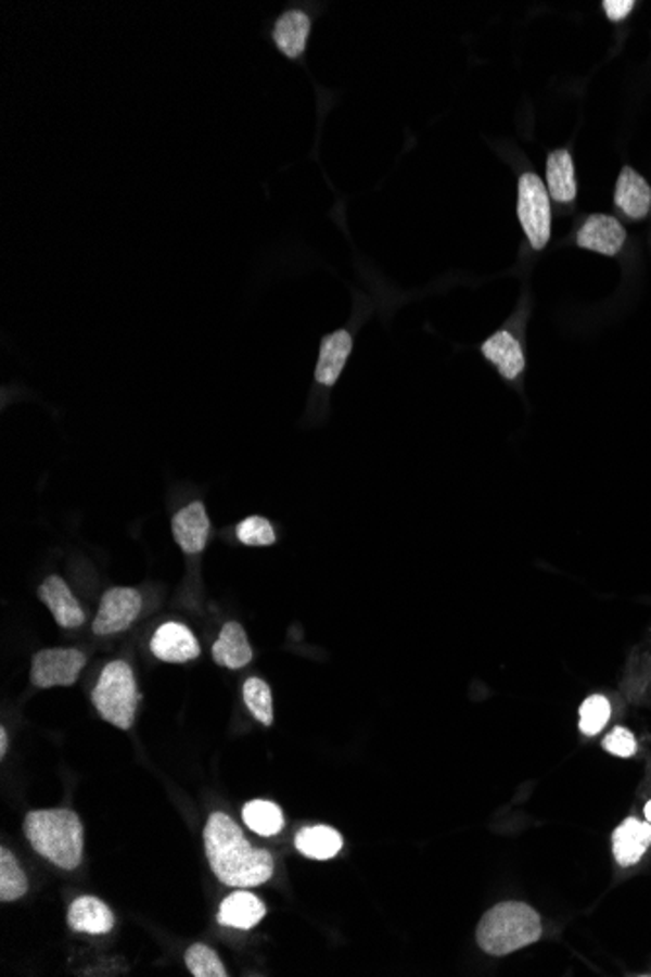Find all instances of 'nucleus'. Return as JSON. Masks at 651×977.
Wrapping results in <instances>:
<instances>
[{"label":"nucleus","instance_id":"f257e3e1","mask_svg":"<svg viewBox=\"0 0 651 977\" xmlns=\"http://www.w3.org/2000/svg\"><path fill=\"white\" fill-rule=\"evenodd\" d=\"M203 841L213 874L230 888H254L273 876L271 853L250 843L232 817L222 812L212 814Z\"/></svg>","mask_w":651,"mask_h":977},{"label":"nucleus","instance_id":"f03ea898","mask_svg":"<svg viewBox=\"0 0 651 977\" xmlns=\"http://www.w3.org/2000/svg\"><path fill=\"white\" fill-rule=\"evenodd\" d=\"M24 834L36 853L63 871H75L82 863L85 829L75 812L34 810L24 820Z\"/></svg>","mask_w":651,"mask_h":977},{"label":"nucleus","instance_id":"7ed1b4c3","mask_svg":"<svg viewBox=\"0 0 651 977\" xmlns=\"http://www.w3.org/2000/svg\"><path fill=\"white\" fill-rule=\"evenodd\" d=\"M542 937L537 911L521 901H503L482 917L476 929L480 949L489 956H508Z\"/></svg>","mask_w":651,"mask_h":977},{"label":"nucleus","instance_id":"20e7f679","mask_svg":"<svg viewBox=\"0 0 651 977\" xmlns=\"http://www.w3.org/2000/svg\"><path fill=\"white\" fill-rule=\"evenodd\" d=\"M139 700L141 693L133 668L125 660L110 661L92 690L98 714L115 728L129 729L135 724Z\"/></svg>","mask_w":651,"mask_h":977},{"label":"nucleus","instance_id":"39448f33","mask_svg":"<svg viewBox=\"0 0 651 977\" xmlns=\"http://www.w3.org/2000/svg\"><path fill=\"white\" fill-rule=\"evenodd\" d=\"M518 215L531 246L535 250L545 249L552 230V212L550 193L537 174H523L519 180Z\"/></svg>","mask_w":651,"mask_h":977},{"label":"nucleus","instance_id":"423d86ee","mask_svg":"<svg viewBox=\"0 0 651 977\" xmlns=\"http://www.w3.org/2000/svg\"><path fill=\"white\" fill-rule=\"evenodd\" d=\"M87 665V656L77 648H48L39 650L31 660L29 680L39 689L71 687Z\"/></svg>","mask_w":651,"mask_h":977},{"label":"nucleus","instance_id":"0eeeda50","mask_svg":"<svg viewBox=\"0 0 651 977\" xmlns=\"http://www.w3.org/2000/svg\"><path fill=\"white\" fill-rule=\"evenodd\" d=\"M143 609V597L133 587H112L100 601L92 631L98 636L124 633L137 621Z\"/></svg>","mask_w":651,"mask_h":977},{"label":"nucleus","instance_id":"6e6552de","mask_svg":"<svg viewBox=\"0 0 651 977\" xmlns=\"http://www.w3.org/2000/svg\"><path fill=\"white\" fill-rule=\"evenodd\" d=\"M312 31V18L305 10L289 9L279 14L271 29V41L283 58L297 61L307 51L308 38Z\"/></svg>","mask_w":651,"mask_h":977},{"label":"nucleus","instance_id":"1a4fd4ad","mask_svg":"<svg viewBox=\"0 0 651 977\" xmlns=\"http://www.w3.org/2000/svg\"><path fill=\"white\" fill-rule=\"evenodd\" d=\"M151 651L161 661L186 663L202 656V646L186 624L173 621L158 626L151 640Z\"/></svg>","mask_w":651,"mask_h":977},{"label":"nucleus","instance_id":"9d476101","mask_svg":"<svg viewBox=\"0 0 651 977\" xmlns=\"http://www.w3.org/2000/svg\"><path fill=\"white\" fill-rule=\"evenodd\" d=\"M624 242L626 230L621 220L603 213H595L577 230V246L603 256H616L623 250Z\"/></svg>","mask_w":651,"mask_h":977},{"label":"nucleus","instance_id":"9b49d317","mask_svg":"<svg viewBox=\"0 0 651 977\" xmlns=\"http://www.w3.org/2000/svg\"><path fill=\"white\" fill-rule=\"evenodd\" d=\"M174 541L188 555H200L212 535V521L203 502H193L173 518Z\"/></svg>","mask_w":651,"mask_h":977},{"label":"nucleus","instance_id":"f8f14e48","mask_svg":"<svg viewBox=\"0 0 651 977\" xmlns=\"http://www.w3.org/2000/svg\"><path fill=\"white\" fill-rule=\"evenodd\" d=\"M39 599L49 607L55 623L61 629H78L87 623V613L78 604L77 597L68 589L67 582L59 575H49L43 584L39 585Z\"/></svg>","mask_w":651,"mask_h":977},{"label":"nucleus","instance_id":"ddd939ff","mask_svg":"<svg viewBox=\"0 0 651 977\" xmlns=\"http://www.w3.org/2000/svg\"><path fill=\"white\" fill-rule=\"evenodd\" d=\"M614 203L626 217L634 220L643 219L651 212V186L633 166H624L618 174Z\"/></svg>","mask_w":651,"mask_h":977},{"label":"nucleus","instance_id":"4468645a","mask_svg":"<svg viewBox=\"0 0 651 977\" xmlns=\"http://www.w3.org/2000/svg\"><path fill=\"white\" fill-rule=\"evenodd\" d=\"M651 824L642 822L638 817H628L618 825L613 834V853L616 863L621 866H633L642 861L643 854L650 849Z\"/></svg>","mask_w":651,"mask_h":977},{"label":"nucleus","instance_id":"2eb2a0df","mask_svg":"<svg viewBox=\"0 0 651 977\" xmlns=\"http://www.w3.org/2000/svg\"><path fill=\"white\" fill-rule=\"evenodd\" d=\"M67 923L75 932L107 935L114 929V911L94 896H80L68 908Z\"/></svg>","mask_w":651,"mask_h":977},{"label":"nucleus","instance_id":"dca6fc26","mask_svg":"<svg viewBox=\"0 0 651 977\" xmlns=\"http://www.w3.org/2000/svg\"><path fill=\"white\" fill-rule=\"evenodd\" d=\"M354 350V338L347 330H335L334 334L326 335L320 344L317 371L315 377L324 386H334L344 371L347 357Z\"/></svg>","mask_w":651,"mask_h":977},{"label":"nucleus","instance_id":"f3484780","mask_svg":"<svg viewBox=\"0 0 651 977\" xmlns=\"http://www.w3.org/2000/svg\"><path fill=\"white\" fill-rule=\"evenodd\" d=\"M266 917V905L258 896L246 890L234 891L220 903L217 921L225 927L250 930Z\"/></svg>","mask_w":651,"mask_h":977},{"label":"nucleus","instance_id":"a211bd4d","mask_svg":"<svg viewBox=\"0 0 651 977\" xmlns=\"http://www.w3.org/2000/svg\"><path fill=\"white\" fill-rule=\"evenodd\" d=\"M212 654L215 663L229 670H242L254 658L244 626L234 621L222 626L219 638L213 644Z\"/></svg>","mask_w":651,"mask_h":977},{"label":"nucleus","instance_id":"6ab92c4d","mask_svg":"<svg viewBox=\"0 0 651 977\" xmlns=\"http://www.w3.org/2000/svg\"><path fill=\"white\" fill-rule=\"evenodd\" d=\"M484 357L498 367L499 375L508 381L518 379L525 369L523 347L509 332H498L482 344Z\"/></svg>","mask_w":651,"mask_h":977},{"label":"nucleus","instance_id":"aec40b11","mask_svg":"<svg viewBox=\"0 0 651 977\" xmlns=\"http://www.w3.org/2000/svg\"><path fill=\"white\" fill-rule=\"evenodd\" d=\"M546 183L550 198H554L556 202H574L577 183H575L574 158L570 151L560 149L550 153L546 163Z\"/></svg>","mask_w":651,"mask_h":977},{"label":"nucleus","instance_id":"412c9836","mask_svg":"<svg viewBox=\"0 0 651 977\" xmlns=\"http://www.w3.org/2000/svg\"><path fill=\"white\" fill-rule=\"evenodd\" d=\"M295 847H297L298 853L305 854L308 859L328 861V859H334L335 854L342 851L344 839L335 832L334 827L315 825V827H305L298 832L295 837Z\"/></svg>","mask_w":651,"mask_h":977},{"label":"nucleus","instance_id":"4be33fe9","mask_svg":"<svg viewBox=\"0 0 651 977\" xmlns=\"http://www.w3.org/2000/svg\"><path fill=\"white\" fill-rule=\"evenodd\" d=\"M242 820L246 827L261 837L279 834L285 825V817L278 804L269 800H252L242 810Z\"/></svg>","mask_w":651,"mask_h":977},{"label":"nucleus","instance_id":"5701e85b","mask_svg":"<svg viewBox=\"0 0 651 977\" xmlns=\"http://www.w3.org/2000/svg\"><path fill=\"white\" fill-rule=\"evenodd\" d=\"M29 890L28 876L10 849H0V900L16 901Z\"/></svg>","mask_w":651,"mask_h":977},{"label":"nucleus","instance_id":"b1692460","mask_svg":"<svg viewBox=\"0 0 651 977\" xmlns=\"http://www.w3.org/2000/svg\"><path fill=\"white\" fill-rule=\"evenodd\" d=\"M244 702L246 709L252 712V716L258 720L264 726L273 724V699H271V689L268 683L259 677H250L242 687Z\"/></svg>","mask_w":651,"mask_h":977},{"label":"nucleus","instance_id":"393cba45","mask_svg":"<svg viewBox=\"0 0 651 977\" xmlns=\"http://www.w3.org/2000/svg\"><path fill=\"white\" fill-rule=\"evenodd\" d=\"M186 966L195 977H227L229 972L222 966L219 954L207 944H193L186 952Z\"/></svg>","mask_w":651,"mask_h":977},{"label":"nucleus","instance_id":"a878e982","mask_svg":"<svg viewBox=\"0 0 651 977\" xmlns=\"http://www.w3.org/2000/svg\"><path fill=\"white\" fill-rule=\"evenodd\" d=\"M611 719V702L603 695H591L579 709V729L585 736H597Z\"/></svg>","mask_w":651,"mask_h":977},{"label":"nucleus","instance_id":"bb28decb","mask_svg":"<svg viewBox=\"0 0 651 977\" xmlns=\"http://www.w3.org/2000/svg\"><path fill=\"white\" fill-rule=\"evenodd\" d=\"M237 537L246 546H269L278 541L273 525L259 516L242 519L237 525Z\"/></svg>","mask_w":651,"mask_h":977},{"label":"nucleus","instance_id":"cd10ccee","mask_svg":"<svg viewBox=\"0 0 651 977\" xmlns=\"http://www.w3.org/2000/svg\"><path fill=\"white\" fill-rule=\"evenodd\" d=\"M603 748L616 758H633L638 749L633 732L626 728H614L603 741Z\"/></svg>","mask_w":651,"mask_h":977},{"label":"nucleus","instance_id":"c85d7f7f","mask_svg":"<svg viewBox=\"0 0 651 977\" xmlns=\"http://www.w3.org/2000/svg\"><path fill=\"white\" fill-rule=\"evenodd\" d=\"M636 2L634 0H604L603 10L611 22H623L630 16Z\"/></svg>","mask_w":651,"mask_h":977},{"label":"nucleus","instance_id":"c756f323","mask_svg":"<svg viewBox=\"0 0 651 977\" xmlns=\"http://www.w3.org/2000/svg\"><path fill=\"white\" fill-rule=\"evenodd\" d=\"M7 751H9V736H7V728L2 726L0 728V758H4Z\"/></svg>","mask_w":651,"mask_h":977},{"label":"nucleus","instance_id":"7c9ffc66","mask_svg":"<svg viewBox=\"0 0 651 977\" xmlns=\"http://www.w3.org/2000/svg\"><path fill=\"white\" fill-rule=\"evenodd\" d=\"M643 812H646V817H648V822L651 824V800L646 804V810H643Z\"/></svg>","mask_w":651,"mask_h":977}]
</instances>
